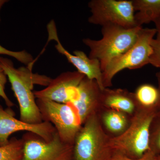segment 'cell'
Returning <instances> with one entry per match:
<instances>
[{
    "label": "cell",
    "mask_w": 160,
    "mask_h": 160,
    "mask_svg": "<svg viewBox=\"0 0 160 160\" xmlns=\"http://www.w3.org/2000/svg\"><path fill=\"white\" fill-rule=\"evenodd\" d=\"M0 66L7 75L18 102L20 120L29 124L43 122L32 89L34 84L47 86L52 79L46 76L33 73L29 66L17 69L11 60L2 56H0Z\"/></svg>",
    "instance_id": "cell-1"
},
{
    "label": "cell",
    "mask_w": 160,
    "mask_h": 160,
    "mask_svg": "<svg viewBox=\"0 0 160 160\" xmlns=\"http://www.w3.org/2000/svg\"><path fill=\"white\" fill-rule=\"evenodd\" d=\"M142 27L126 28L116 25L102 26L101 39L85 38L83 42L90 49L89 57L99 61L102 72L110 62L134 45Z\"/></svg>",
    "instance_id": "cell-2"
},
{
    "label": "cell",
    "mask_w": 160,
    "mask_h": 160,
    "mask_svg": "<svg viewBox=\"0 0 160 160\" xmlns=\"http://www.w3.org/2000/svg\"><path fill=\"white\" fill-rule=\"evenodd\" d=\"M157 113L137 108L126 130L119 135L110 136L108 147L112 152H120L133 158L142 157L150 149V127Z\"/></svg>",
    "instance_id": "cell-3"
},
{
    "label": "cell",
    "mask_w": 160,
    "mask_h": 160,
    "mask_svg": "<svg viewBox=\"0 0 160 160\" xmlns=\"http://www.w3.org/2000/svg\"><path fill=\"white\" fill-rule=\"evenodd\" d=\"M110 136L103 129L99 114L89 117L82 125L73 144L75 160H106L112 153L108 147Z\"/></svg>",
    "instance_id": "cell-4"
},
{
    "label": "cell",
    "mask_w": 160,
    "mask_h": 160,
    "mask_svg": "<svg viewBox=\"0 0 160 160\" xmlns=\"http://www.w3.org/2000/svg\"><path fill=\"white\" fill-rule=\"evenodd\" d=\"M157 34L155 28H142L136 42L130 49L110 62L102 72L104 88L112 86L115 76L125 69H140L149 64L152 49L151 42Z\"/></svg>",
    "instance_id": "cell-5"
},
{
    "label": "cell",
    "mask_w": 160,
    "mask_h": 160,
    "mask_svg": "<svg viewBox=\"0 0 160 160\" xmlns=\"http://www.w3.org/2000/svg\"><path fill=\"white\" fill-rule=\"evenodd\" d=\"M36 102L43 121L53 125L61 140L73 146L82 124L73 106L43 99H37Z\"/></svg>",
    "instance_id": "cell-6"
},
{
    "label": "cell",
    "mask_w": 160,
    "mask_h": 160,
    "mask_svg": "<svg viewBox=\"0 0 160 160\" xmlns=\"http://www.w3.org/2000/svg\"><path fill=\"white\" fill-rule=\"evenodd\" d=\"M88 6L91 12L88 22L91 24L102 27L110 25L137 27L132 0H92Z\"/></svg>",
    "instance_id": "cell-7"
},
{
    "label": "cell",
    "mask_w": 160,
    "mask_h": 160,
    "mask_svg": "<svg viewBox=\"0 0 160 160\" xmlns=\"http://www.w3.org/2000/svg\"><path fill=\"white\" fill-rule=\"evenodd\" d=\"M22 160H71L73 146L63 142L57 132L49 142L26 138Z\"/></svg>",
    "instance_id": "cell-8"
},
{
    "label": "cell",
    "mask_w": 160,
    "mask_h": 160,
    "mask_svg": "<svg viewBox=\"0 0 160 160\" xmlns=\"http://www.w3.org/2000/svg\"><path fill=\"white\" fill-rule=\"evenodd\" d=\"M48 42L54 40L57 43L55 48L59 53L66 57L68 62L78 69L80 73L84 74L90 80L96 81L101 90L105 89L103 85L102 71L99 61L88 57L84 52L80 50L73 51L72 54L61 44L58 37L55 23L51 20L47 26Z\"/></svg>",
    "instance_id": "cell-9"
},
{
    "label": "cell",
    "mask_w": 160,
    "mask_h": 160,
    "mask_svg": "<svg viewBox=\"0 0 160 160\" xmlns=\"http://www.w3.org/2000/svg\"><path fill=\"white\" fill-rule=\"evenodd\" d=\"M26 131L38 136L42 139L49 142L56 132L51 123L43 121L38 124H29L17 119L13 112L4 109L0 106V146L9 142V136L18 131Z\"/></svg>",
    "instance_id": "cell-10"
},
{
    "label": "cell",
    "mask_w": 160,
    "mask_h": 160,
    "mask_svg": "<svg viewBox=\"0 0 160 160\" xmlns=\"http://www.w3.org/2000/svg\"><path fill=\"white\" fill-rule=\"evenodd\" d=\"M85 77L78 71L63 72L52 79L45 89L33 92L35 97L60 103H70L76 94L78 86Z\"/></svg>",
    "instance_id": "cell-11"
},
{
    "label": "cell",
    "mask_w": 160,
    "mask_h": 160,
    "mask_svg": "<svg viewBox=\"0 0 160 160\" xmlns=\"http://www.w3.org/2000/svg\"><path fill=\"white\" fill-rule=\"evenodd\" d=\"M101 89L96 81L86 76L78 86L76 94L70 103L74 107L82 125L94 114H100L103 109L101 100Z\"/></svg>",
    "instance_id": "cell-12"
},
{
    "label": "cell",
    "mask_w": 160,
    "mask_h": 160,
    "mask_svg": "<svg viewBox=\"0 0 160 160\" xmlns=\"http://www.w3.org/2000/svg\"><path fill=\"white\" fill-rule=\"evenodd\" d=\"M101 100L103 109L121 112L130 116L136 109L133 92L126 89L105 88L101 90Z\"/></svg>",
    "instance_id": "cell-13"
},
{
    "label": "cell",
    "mask_w": 160,
    "mask_h": 160,
    "mask_svg": "<svg viewBox=\"0 0 160 160\" xmlns=\"http://www.w3.org/2000/svg\"><path fill=\"white\" fill-rule=\"evenodd\" d=\"M133 93L137 108L156 112L160 111V93L158 87L148 83L142 84Z\"/></svg>",
    "instance_id": "cell-14"
},
{
    "label": "cell",
    "mask_w": 160,
    "mask_h": 160,
    "mask_svg": "<svg viewBox=\"0 0 160 160\" xmlns=\"http://www.w3.org/2000/svg\"><path fill=\"white\" fill-rule=\"evenodd\" d=\"M136 26L153 22L160 17V0H132Z\"/></svg>",
    "instance_id": "cell-15"
},
{
    "label": "cell",
    "mask_w": 160,
    "mask_h": 160,
    "mask_svg": "<svg viewBox=\"0 0 160 160\" xmlns=\"http://www.w3.org/2000/svg\"><path fill=\"white\" fill-rule=\"evenodd\" d=\"M99 114L103 126L109 132L115 134L114 136L122 134L129 126V115L124 112L103 109Z\"/></svg>",
    "instance_id": "cell-16"
},
{
    "label": "cell",
    "mask_w": 160,
    "mask_h": 160,
    "mask_svg": "<svg viewBox=\"0 0 160 160\" xmlns=\"http://www.w3.org/2000/svg\"><path fill=\"white\" fill-rule=\"evenodd\" d=\"M24 140L12 138L6 145L0 146V160H22Z\"/></svg>",
    "instance_id": "cell-17"
},
{
    "label": "cell",
    "mask_w": 160,
    "mask_h": 160,
    "mask_svg": "<svg viewBox=\"0 0 160 160\" xmlns=\"http://www.w3.org/2000/svg\"><path fill=\"white\" fill-rule=\"evenodd\" d=\"M149 148L156 154H160V111L153 118L150 126Z\"/></svg>",
    "instance_id": "cell-18"
},
{
    "label": "cell",
    "mask_w": 160,
    "mask_h": 160,
    "mask_svg": "<svg viewBox=\"0 0 160 160\" xmlns=\"http://www.w3.org/2000/svg\"><path fill=\"white\" fill-rule=\"evenodd\" d=\"M0 55H6L13 58L27 66L32 65L33 58L32 55L25 50L19 52L10 51L0 45Z\"/></svg>",
    "instance_id": "cell-19"
},
{
    "label": "cell",
    "mask_w": 160,
    "mask_h": 160,
    "mask_svg": "<svg viewBox=\"0 0 160 160\" xmlns=\"http://www.w3.org/2000/svg\"><path fill=\"white\" fill-rule=\"evenodd\" d=\"M157 155L149 149L139 158H133L118 152H112L106 160H157Z\"/></svg>",
    "instance_id": "cell-20"
},
{
    "label": "cell",
    "mask_w": 160,
    "mask_h": 160,
    "mask_svg": "<svg viewBox=\"0 0 160 160\" xmlns=\"http://www.w3.org/2000/svg\"><path fill=\"white\" fill-rule=\"evenodd\" d=\"M152 52L149 64L160 69V36L157 35V37L153 38L151 42Z\"/></svg>",
    "instance_id": "cell-21"
},
{
    "label": "cell",
    "mask_w": 160,
    "mask_h": 160,
    "mask_svg": "<svg viewBox=\"0 0 160 160\" xmlns=\"http://www.w3.org/2000/svg\"><path fill=\"white\" fill-rule=\"evenodd\" d=\"M7 76L2 68L0 66V97L5 101L9 107L14 106V104L9 99L5 92V86L7 82Z\"/></svg>",
    "instance_id": "cell-22"
},
{
    "label": "cell",
    "mask_w": 160,
    "mask_h": 160,
    "mask_svg": "<svg viewBox=\"0 0 160 160\" xmlns=\"http://www.w3.org/2000/svg\"><path fill=\"white\" fill-rule=\"evenodd\" d=\"M154 23L155 25V29L157 30V35L160 36V17L154 21Z\"/></svg>",
    "instance_id": "cell-23"
},
{
    "label": "cell",
    "mask_w": 160,
    "mask_h": 160,
    "mask_svg": "<svg viewBox=\"0 0 160 160\" xmlns=\"http://www.w3.org/2000/svg\"><path fill=\"white\" fill-rule=\"evenodd\" d=\"M156 78H157L158 82V89L159 90L160 93V71L158 72H157L156 73Z\"/></svg>",
    "instance_id": "cell-24"
},
{
    "label": "cell",
    "mask_w": 160,
    "mask_h": 160,
    "mask_svg": "<svg viewBox=\"0 0 160 160\" xmlns=\"http://www.w3.org/2000/svg\"><path fill=\"white\" fill-rule=\"evenodd\" d=\"M8 2H9V1H7V0H0V10L2 9L3 5ZM1 17H0V22H1Z\"/></svg>",
    "instance_id": "cell-25"
},
{
    "label": "cell",
    "mask_w": 160,
    "mask_h": 160,
    "mask_svg": "<svg viewBox=\"0 0 160 160\" xmlns=\"http://www.w3.org/2000/svg\"><path fill=\"white\" fill-rule=\"evenodd\" d=\"M157 160H160V154L157 155Z\"/></svg>",
    "instance_id": "cell-26"
}]
</instances>
